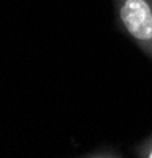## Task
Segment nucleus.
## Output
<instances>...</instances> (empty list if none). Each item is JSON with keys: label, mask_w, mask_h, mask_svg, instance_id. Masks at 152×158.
Returning <instances> with one entry per match:
<instances>
[{"label": "nucleus", "mask_w": 152, "mask_h": 158, "mask_svg": "<svg viewBox=\"0 0 152 158\" xmlns=\"http://www.w3.org/2000/svg\"><path fill=\"white\" fill-rule=\"evenodd\" d=\"M119 29L152 60V0H114Z\"/></svg>", "instance_id": "f257e3e1"}, {"label": "nucleus", "mask_w": 152, "mask_h": 158, "mask_svg": "<svg viewBox=\"0 0 152 158\" xmlns=\"http://www.w3.org/2000/svg\"><path fill=\"white\" fill-rule=\"evenodd\" d=\"M82 156H87V158H122L124 155L111 146H101V147H97L91 152L84 153Z\"/></svg>", "instance_id": "f03ea898"}, {"label": "nucleus", "mask_w": 152, "mask_h": 158, "mask_svg": "<svg viewBox=\"0 0 152 158\" xmlns=\"http://www.w3.org/2000/svg\"><path fill=\"white\" fill-rule=\"evenodd\" d=\"M133 155L138 158H152V135L136 144L133 147Z\"/></svg>", "instance_id": "7ed1b4c3"}]
</instances>
